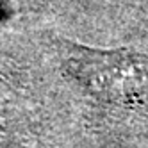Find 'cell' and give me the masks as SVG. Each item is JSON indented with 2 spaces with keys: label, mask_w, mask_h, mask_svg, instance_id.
I'll list each match as a JSON object with an SVG mask.
<instances>
[{
  "label": "cell",
  "mask_w": 148,
  "mask_h": 148,
  "mask_svg": "<svg viewBox=\"0 0 148 148\" xmlns=\"http://www.w3.org/2000/svg\"><path fill=\"white\" fill-rule=\"evenodd\" d=\"M68 68L84 88L109 100L139 97L148 82V59L125 50L98 52L73 48L68 57Z\"/></svg>",
  "instance_id": "obj_1"
}]
</instances>
